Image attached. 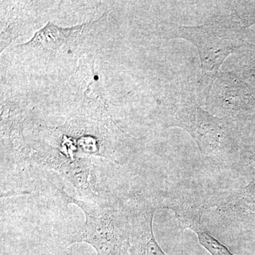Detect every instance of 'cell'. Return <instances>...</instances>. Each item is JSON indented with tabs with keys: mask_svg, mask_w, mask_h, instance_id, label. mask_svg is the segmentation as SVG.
<instances>
[{
	"mask_svg": "<svg viewBox=\"0 0 255 255\" xmlns=\"http://www.w3.org/2000/svg\"><path fill=\"white\" fill-rule=\"evenodd\" d=\"M166 33L167 38L187 40L197 48L201 65L199 84L207 100L221 65L242 45L239 25L232 18L219 16L199 26L169 23Z\"/></svg>",
	"mask_w": 255,
	"mask_h": 255,
	"instance_id": "cell-1",
	"label": "cell"
},
{
	"mask_svg": "<svg viewBox=\"0 0 255 255\" xmlns=\"http://www.w3.org/2000/svg\"><path fill=\"white\" fill-rule=\"evenodd\" d=\"M58 194L67 204L80 207L85 216L83 229L72 236L70 245L87 243L98 255H125L127 244L124 228L118 211L113 204L101 205L75 199L67 194L63 188H58Z\"/></svg>",
	"mask_w": 255,
	"mask_h": 255,
	"instance_id": "cell-2",
	"label": "cell"
},
{
	"mask_svg": "<svg viewBox=\"0 0 255 255\" xmlns=\"http://www.w3.org/2000/svg\"><path fill=\"white\" fill-rule=\"evenodd\" d=\"M166 112L170 125L188 130L203 151L216 148L220 143L225 119L203 110L190 90L182 89L174 94Z\"/></svg>",
	"mask_w": 255,
	"mask_h": 255,
	"instance_id": "cell-3",
	"label": "cell"
},
{
	"mask_svg": "<svg viewBox=\"0 0 255 255\" xmlns=\"http://www.w3.org/2000/svg\"><path fill=\"white\" fill-rule=\"evenodd\" d=\"M155 211H152L146 218L145 222L142 223V232L141 233L142 255H167L159 246L154 236L152 221Z\"/></svg>",
	"mask_w": 255,
	"mask_h": 255,
	"instance_id": "cell-4",
	"label": "cell"
},
{
	"mask_svg": "<svg viewBox=\"0 0 255 255\" xmlns=\"http://www.w3.org/2000/svg\"><path fill=\"white\" fill-rule=\"evenodd\" d=\"M198 236L201 246L209 252L211 255H236L233 254L229 249L218 241L207 231H203L201 228H193Z\"/></svg>",
	"mask_w": 255,
	"mask_h": 255,
	"instance_id": "cell-5",
	"label": "cell"
}]
</instances>
